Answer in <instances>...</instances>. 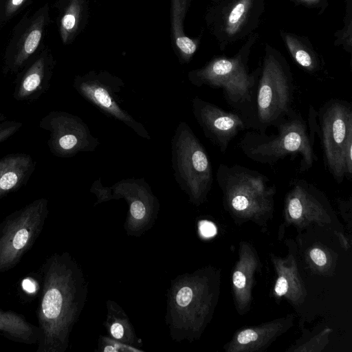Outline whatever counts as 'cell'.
<instances>
[{
  "label": "cell",
  "instance_id": "obj_1",
  "mask_svg": "<svg viewBox=\"0 0 352 352\" xmlns=\"http://www.w3.org/2000/svg\"><path fill=\"white\" fill-rule=\"evenodd\" d=\"M318 111L310 107L307 120L294 110L274 127L276 134L268 135L255 131L245 133L238 144L250 160L263 164H274L287 155L299 156L298 171L304 173L318 160L315 151Z\"/></svg>",
  "mask_w": 352,
  "mask_h": 352
},
{
  "label": "cell",
  "instance_id": "obj_2",
  "mask_svg": "<svg viewBox=\"0 0 352 352\" xmlns=\"http://www.w3.org/2000/svg\"><path fill=\"white\" fill-rule=\"evenodd\" d=\"M72 272L64 256L52 255L42 267V292L37 310L40 333L37 352L65 349L74 316Z\"/></svg>",
  "mask_w": 352,
  "mask_h": 352
},
{
  "label": "cell",
  "instance_id": "obj_3",
  "mask_svg": "<svg viewBox=\"0 0 352 352\" xmlns=\"http://www.w3.org/2000/svg\"><path fill=\"white\" fill-rule=\"evenodd\" d=\"M294 89L293 74L287 60L267 44L246 119L248 129L265 133L268 128L289 116L294 110Z\"/></svg>",
  "mask_w": 352,
  "mask_h": 352
},
{
  "label": "cell",
  "instance_id": "obj_4",
  "mask_svg": "<svg viewBox=\"0 0 352 352\" xmlns=\"http://www.w3.org/2000/svg\"><path fill=\"white\" fill-rule=\"evenodd\" d=\"M257 38L258 34L253 33L234 56L214 57L204 67L188 73V79L195 86L221 89L226 102L240 113L245 122L259 72V67L252 72L248 67L251 49Z\"/></svg>",
  "mask_w": 352,
  "mask_h": 352
},
{
  "label": "cell",
  "instance_id": "obj_5",
  "mask_svg": "<svg viewBox=\"0 0 352 352\" xmlns=\"http://www.w3.org/2000/svg\"><path fill=\"white\" fill-rule=\"evenodd\" d=\"M216 179L224 207L234 217L259 222L272 217L276 189L266 175L239 164H221Z\"/></svg>",
  "mask_w": 352,
  "mask_h": 352
},
{
  "label": "cell",
  "instance_id": "obj_6",
  "mask_svg": "<svg viewBox=\"0 0 352 352\" xmlns=\"http://www.w3.org/2000/svg\"><path fill=\"white\" fill-rule=\"evenodd\" d=\"M317 135L323 161L334 180L341 184L352 175V106L344 100L331 99L317 115Z\"/></svg>",
  "mask_w": 352,
  "mask_h": 352
},
{
  "label": "cell",
  "instance_id": "obj_7",
  "mask_svg": "<svg viewBox=\"0 0 352 352\" xmlns=\"http://www.w3.org/2000/svg\"><path fill=\"white\" fill-rule=\"evenodd\" d=\"M171 154L175 180L193 201L202 202L212 187V164L203 144L186 122H180L175 131Z\"/></svg>",
  "mask_w": 352,
  "mask_h": 352
},
{
  "label": "cell",
  "instance_id": "obj_8",
  "mask_svg": "<svg viewBox=\"0 0 352 352\" xmlns=\"http://www.w3.org/2000/svg\"><path fill=\"white\" fill-rule=\"evenodd\" d=\"M48 214L47 200L37 199L0 223V274L15 267L41 234Z\"/></svg>",
  "mask_w": 352,
  "mask_h": 352
},
{
  "label": "cell",
  "instance_id": "obj_9",
  "mask_svg": "<svg viewBox=\"0 0 352 352\" xmlns=\"http://www.w3.org/2000/svg\"><path fill=\"white\" fill-rule=\"evenodd\" d=\"M264 10L265 0H217L209 22L221 50L253 34Z\"/></svg>",
  "mask_w": 352,
  "mask_h": 352
},
{
  "label": "cell",
  "instance_id": "obj_10",
  "mask_svg": "<svg viewBox=\"0 0 352 352\" xmlns=\"http://www.w3.org/2000/svg\"><path fill=\"white\" fill-rule=\"evenodd\" d=\"M39 127L49 132L47 145L60 157H71L82 151H94L98 144L87 125L78 116L53 111L40 121Z\"/></svg>",
  "mask_w": 352,
  "mask_h": 352
},
{
  "label": "cell",
  "instance_id": "obj_11",
  "mask_svg": "<svg viewBox=\"0 0 352 352\" xmlns=\"http://www.w3.org/2000/svg\"><path fill=\"white\" fill-rule=\"evenodd\" d=\"M50 22L47 3L42 6L32 14H27L15 26L6 48L3 72L17 74L36 54Z\"/></svg>",
  "mask_w": 352,
  "mask_h": 352
},
{
  "label": "cell",
  "instance_id": "obj_12",
  "mask_svg": "<svg viewBox=\"0 0 352 352\" xmlns=\"http://www.w3.org/2000/svg\"><path fill=\"white\" fill-rule=\"evenodd\" d=\"M192 113L205 137L224 153L231 141L248 129L238 111H227L199 97L192 99Z\"/></svg>",
  "mask_w": 352,
  "mask_h": 352
},
{
  "label": "cell",
  "instance_id": "obj_13",
  "mask_svg": "<svg viewBox=\"0 0 352 352\" xmlns=\"http://www.w3.org/2000/svg\"><path fill=\"white\" fill-rule=\"evenodd\" d=\"M285 198V213L293 223H329L333 215L326 195L304 179H293Z\"/></svg>",
  "mask_w": 352,
  "mask_h": 352
},
{
  "label": "cell",
  "instance_id": "obj_14",
  "mask_svg": "<svg viewBox=\"0 0 352 352\" xmlns=\"http://www.w3.org/2000/svg\"><path fill=\"white\" fill-rule=\"evenodd\" d=\"M104 80L102 76L89 74L76 77L74 87L79 94L102 113L124 122L140 136L150 140L144 126L118 104L115 94L120 90V85L118 80Z\"/></svg>",
  "mask_w": 352,
  "mask_h": 352
},
{
  "label": "cell",
  "instance_id": "obj_15",
  "mask_svg": "<svg viewBox=\"0 0 352 352\" xmlns=\"http://www.w3.org/2000/svg\"><path fill=\"white\" fill-rule=\"evenodd\" d=\"M56 61L47 47H43L18 73L13 96L18 101L38 99L50 87Z\"/></svg>",
  "mask_w": 352,
  "mask_h": 352
},
{
  "label": "cell",
  "instance_id": "obj_16",
  "mask_svg": "<svg viewBox=\"0 0 352 352\" xmlns=\"http://www.w3.org/2000/svg\"><path fill=\"white\" fill-rule=\"evenodd\" d=\"M294 316L274 320L239 331L226 346L228 352H251L264 350L271 342L293 325Z\"/></svg>",
  "mask_w": 352,
  "mask_h": 352
},
{
  "label": "cell",
  "instance_id": "obj_17",
  "mask_svg": "<svg viewBox=\"0 0 352 352\" xmlns=\"http://www.w3.org/2000/svg\"><path fill=\"white\" fill-rule=\"evenodd\" d=\"M239 259L232 274V285L238 311H248L252 300L254 275L259 261L254 249L248 243H241Z\"/></svg>",
  "mask_w": 352,
  "mask_h": 352
},
{
  "label": "cell",
  "instance_id": "obj_18",
  "mask_svg": "<svg viewBox=\"0 0 352 352\" xmlns=\"http://www.w3.org/2000/svg\"><path fill=\"white\" fill-rule=\"evenodd\" d=\"M36 162L28 154H8L0 158V199L18 190L28 181Z\"/></svg>",
  "mask_w": 352,
  "mask_h": 352
},
{
  "label": "cell",
  "instance_id": "obj_19",
  "mask_svg": "<svg viewBox=\"0 0 352 352\" xmlns=\"http://www.w3.org/2000/svg\"><path fill=\"white\" fill-rule=\"evenodd\" d=\"M277 278L274 293L277 296H286L293 303L302 302L307 295L302 280L298 272L294 257L287 259L272 258Z\"/></svg>",
  "mask_w": 352,
  "mask_h": 352
},
{
  "label": "cell",
  "instance_id": "obj_20",
  "mask_svg": "<svg viewBox=\"0 0 352 352\" xmlns=\"http://www.w3.org/2000/svg\"><path fill=\"white\" fill-rule=\"evenodd\" d=\"M280 36L291 57L305 72L317 74L324 68V61L307 38L280 30Z\"/></svg>",
  "mask_w": 352,
  "mask_h": 352
},
{
  "label": "cell",
  "instance_id": "obj_21",
  "mask_svg": "<svg viewBox=\"0 0 352 352\" xmlns=\"http://www.w3.org/2000/svg\"><path fill=\"white\" fill-rule=\"evenodd\" d=\"M0 334L6 338L24 344H36L40 333L38 327L25 318L12 311L0 309Z\"/></svg>",
  "mask_w": 352,
  "mask_h": 352
},
{
  "label": "cell",
  "instance_id": "obj_22",
  "mask_svg": "<svg viewBox=\"0 0 352 352\" xmlns=\"http://www.w3.org/2000/svg\"><path fill=\"white\" fill-rule=\"evenodd\" d=\"M188 0H172V28L175 44L182 58L188 61L196 52L198 41L187 36L184 32V19Z\"/></svg>",
  "mask_w": 352,
  "mask_h": 352
},
{
  "label": "cell",
  "instance_id": "obj_23",
  "mask_svg": "<svg viewBox=\"0 0 352 352\" xmlns=\"http://www.w3.org/2000/svg\"><path fill=\"white\" fill-rule=\"evenodd\" d=\"M82 11V0H69L62 10L59 19V32L64 44L74 37L79 28Z\"/></svg>",
  "mask_w": 352,
  "mask_h": 352
},
{
  "label": "cell",
  "instance_id": "obj_24",
  "mask_svg": "<svg viewBox=\"0 0 352 352\" xmlns=\"http://www.w3.org/2000/svg\"><path fill=\"white\" fill-rule=\"evenodd\" d=\"M336 45H340L349 54L352 52V8L351 0L347 3L346 16L344 20L343 28L335 33Z\"/></svg>",
  "mask_w": 352,
  "mask_h": 352
},
{
  "label": "cell",
  "instance_id": "obj_25",
  "mask_svg": "<svg viewBox=\"0 0 352 352\" xmlns=\"http://www.w3.org/2000/svg\"><path fill=\"white\" fill-rule=\"evenodd\" d=\"M33 0H0V28L13 19Z\"/></svg>",
  "mask_w": 352,
  "mask_h": 352
},
{
  "label": "cell",
  "instance_id": "obj_26",
  "mask_svg": "<svg viewBox=\"0 0 352 352\" xmlns=\"http://www.w3.org/2000/svg\"><path fill=\"white\" fill-rule=\"evenodd\" d=\"M23 124L16 121L0 122V143L4 142L22 126Z\"/></svg>",
  "mask_w": 352,
  "mask_h": 352
},
{
  "label": "cell",
  "instance_id": "obj_27",
  "mask_svg": "<svg viewBox=\"0 0 352 352\" xmlns=\"http://www.w3.org/2000/svg\"><path fill=\"white\" fill-rule=\"evenodd\" d=\"M193 296V291L190 287H183L177 294L176 302L179 307H186L192 302Z\"/></svg>",
  "mask_w": 352,
  "mask_h": 352
},
{
  "label": "cell",
  "instance_id": "obj_28",
  "mask_svg": "<svg viewBox=\"0 0 352 352\" xmlns=\"http://www.w3.org/2000/svg\"><path fill=\"white\" fill-rule=\"evenodd\" d=\"M309 257L315 265L323 267L327 263L326 253L319 248H314L309 251Z\"/></svg>",
  "mask_w": 352,
  "mask_h": 352
},
{
  "label": "cell",
  "instance_id": "obj_29",
  "mask_svg": "<svg viewBox=\"0 0 352 352\" xmlns=\"http://www.w3.org/2000/svg\"><path fill=\"white\" fill-rule=\"evenodd\" d=\"M130 212L132 217L137 220H142L146 214V208L140 200H134L130 206Z\"/></svg>",
  "mask_w": 352,
  "mask_h": 352
},
{
  "label": "cell",
  "instance_id": "obj_30",
  "mask_svg": "<svg viewBox=\"0 0 352 352\" xmlns=\"http://www.w3.org/2000/svg\"><path fill=\"white\" fill-rule=\"evenodd\" d=\"M296 4L311 9L324 10L328 5V0H291Z\"/></svg>",
  "mask_w": 352,
  "mask_h": 352
},
{
  "label": "cell",
  "instance_id": "obj_31",
  "mask_svg": "<svg viewBox=\"0 0 352 352\" xmlns=\"http://www.w3.org/2000/svg\"><path fill=\"white\" fill-rule=\"evenodd\" d=\"M199 230L201 235L206 238L212 237L217 233L215 225L211 221L206 220L200 221Z\"/></svg>",
  "mask_w": 352,
  "mask_h": 352
},
{
  "label": "cell",
  "instance_id": "obj_32",
  "mask_svg": "<svg viewBox=\"0 0 352 352\" xmlns=\"http://www.w3.org/2000/svg\"><path fill=\"white\" fill-rule=\"evenodd\" d=\"M111 335L116 339H120L124 334V328L120 323H114L111 327Z\"/></svg>",
  "mask_w": 352,
  "mask_h": 352
},
{
  "label": "cell",
  "instance_id": "obj_33",
  "mask_svg": "<svg viewBox=\"0 0 352 352\" xmlns=\"http://www.w3.org/2000/svg\"><path fill=\"white\" fill-rule=\"evenodd\" d=\"M3 118H1V115H0V122H1L3 120Z\"/></svg>",
  "mask_w": 352,
  "mask_h": 352
},
{
  "label": "cell",
  "instance_id": "obj_34",
  "mask_svg": "<svg viewBox=\"0 0 352 352\" xmlns=\"http://www.w3.org/2000/svg\"></svg>",
  "mask_w": 352,
  "mask_h": 352
}]
</instances>
